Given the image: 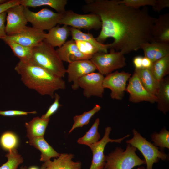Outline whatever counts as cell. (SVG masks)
Here are the masks:
<instances>
[{
	"label": "cell",
	"mask_w": 169,
	"mask_h": 169,
	"mask_svg": "<svg viewBox=\"0 0 169 169\" xmlns=\"http://www.w3.org/2000/svg\"><path fill=\"white\" fill-rule=\"evenodd\" d=\"M82 10L98 15L101 30L96 38L102 43L107 38L114 39L110 51L124 55L140 49L143 43L153 42L152 32L156 18L149 13L147 7L134 8L119 0H85Z\"/></svg>",
	"instance_id": "cell-1"
},
{
	"label": "cell",
	"mask_w": 169,
	"mask_h": 169,
	"mask_svg": "<svg viewBox=\"0 0 169 169\" xmlns=\"http://www.w3.org/2000/svg\"><path fill=\"white\" fill-rule=\"evenodd\" d=\"M14 70L20 75L25 86L41 95H49L53 98L56 90L66 89L65 82L62 78L29 62L19 61Z\"/></svg>",
	"instance_id": "cell-2"
},
{
	"label": "cell",
	"mask_w": 169,
	"mask_h": 169,
	"mask_svg": "<svg viewBox=\"0 0 169 169\" xmlns=\"http://www.w3.org/2000/svg\"><path fill=\"white\" fill-rule=\"evenodd\" d=\"M29 62L62 78L66 69L56 50L44 40L33 47Z\"/></svg>",
	"instance_id": "cell-3"
},
{
	"label": "cell",
	"mask_w": 169,
	"mask_h": 169,
	"mask_svg": "<svg viewBox=\"0 0 169 169\" xmlns=\"http://www.w3.org/2000/svg\"><path fill=\"white\" fill-rule=\"evenodd\" d=\"M137 149L127 144L124 151L121 147H117L105 155L104 169H132L134 167L146 164L144 160L136 154Z\"/></svg>",
	"instance_id": "cell-4"
},
{
	"label": "cell",
	"mask_w": 169,
	"mask_h": 169,
	"mask_svg": "<svg viewBox=\"0 0 169 169\" xmlns=\"http://www.w3.org/2000/svg\"><path fill=\"white\" fill-rule=\"evenodd\" d=\"M132 133V138L126 141V142L137 149L141 152L144 157L146 169H153V164L158 162L160 159L162 161L168 159L167 154L147 141L135 129L133 130Z\"/></svg>",
	"instance_id": "cell-5"
},
{
	"label": "cell",
	"mask_w": 169,
	"mask_h": 169,
	"mask_svg": "<svg viewBox=\"0 0 169 169\" xmlns=\"http://www.w3.org/2000/svg\"><path fill=\"white\" fill-rule=\"evenodd\" d=\"M126 59L124 55L121 52L116 51H110L109 53L97 52L90 59L98 72L103 75L125 66Z\"/></svg>",
	"instance_id": "cell-6"
},
{
	"label": "cell",
	"mask_w": 169,
	"mask_h": 169,
	"mask_svg": "<svg viewBox=\"0 0 169 169\" xmlns=\"http://www.w3.org/2000/svg\"><path fill=\"white\" fill-rule=\"evenodd\" d=\"M58 24L79 30H98L101 28L102 25L100 18L96 14L91 13L80 14L71 10L66 11Z\"/></svg>",
	"instance_id": "cell-7"
},
{
	"label": "cell",
	"mask_w": 169,
	"mask_h": 169,
	"mask_svg": "<svg viewBox=\"0 0 169 169\" xmlns=\"http://www.w3.org/2000/svg\"><path fill=\"white\" fill-rule=\"evenodd\" d=\"M24 12L28 22L30 23L33 27L43 31H49L56 26L64 14L47 8L34 12L26 7H24Z\"/></svg>",
	"instance_id": "cell-8"
},
{
	"label": "cell",
	"mask_w": 169,
	"mask_h": 169,
	"mask_svg": "<svg viewBox=\"0 0 169 169\" xmlns=\"http://www.w3.org/2000/svg\"><path fill=\"white\" fill-rule=\"evenodd\" d=\"M111 130V127H106L102 138L96 143L89 146L93 155L91 163L89 169H104L105 164V155L104 151L106 144L110 142L120 143L124 139L130 136L128 134L118 139H110L109 135Z\"/></svg>",
	"instance_id": "cell-9"
},
{
	"label": "cell",
	"mask_w": 169,
	"mask_h": 169,
	"mask_svg": "<svg viewBox=\"0 0 169 169\" xmlns=\"http://www.w3.org/2000/svg\"><path fill=\"white\" fill-rule=\"evenodd\" d=\"M131 76V74L124 71L112 72L104 77L103 87L111 90L110 96L112 99L121 100L125 91L127 82Z\"/></svg>",
	"instance_id": "cell-10"
},
{
	"label": "cell",
	"mask_w": 169,
	"mask_h": 169,
	"mask_svg": "<svg viewBox=\"0 0 169 169\" xmlns=\"http://www.w3.org/2000/svg\"><path fill=\"white\" fill-rule=\"evenodd\" d=\"M24 6L20 4L14 5L6 11L5 32L7 35L16 34L26 26L28 21L24 12Z\"/></svg>",
	"instance_id": "cell-11"
},
{
	"label": "cell",
	"mask_w": 169,
	"mask_h": 169,
	"mask_svg": "<svg viewBox=\"0 0 169 169\" xmlns=\"http://www.w3.org/2000/svg\"><path fill=\"white\" fill-rule=\"evenodd\" d=\"M104 78L100 73L94 72L80 78L78 85L83 89L84 96L87 98L92 96L102 97L104 90L103 85Z\"/></svg>",
	"instance_id": "cell-12"
},
{
	"label": "cell",
	"mask_w": 169,
	"mask_h": 169,
	"mask_svg": "<svg viewBox=\"0 0 169 169\" xmlns=\"http://www.w3.org/2000/svg\"><path fill=\"white\" fill-rule=\"evenodd\" d=\"M46 34L44 31L33 27L26 26L19 33L12 35H6L3 38L13 41L26 47L33 48L44 41Z\"/></svg>",
	"instance_id": "cell-13"
},
{
	"label": "cell",
	"mask_w": 169,
	"mask_h": 169,
	"mask_svg": "<svg viewBox=\"0 0 169 169\" xmlns=\"http://www.w3.org/2000/svg\"><path fill=\"white\" fill-rule=\"evenodd\" d=\"M96 68L90 59H84L69 63L66 69L69 82H72L71 87L76 90L79 88L78 80L82 77L95 72Z\"/></svg>",
	"instance_id": "cell-14"
},
{
	"label": "cell",
	"mask_w": 169,
	"mask_h": 169,
	"mask_svg": "<svg viewBox=\"0 0 169 169\" xmlns=\"http://www.w3.org/2000/svg\"><path fill=\"white\" fill-rule=\"evenodd\" d=\"M125 91L129 94V100L131 102L134 103L142 101L151 103L157 102L156 96L150 93L144 88L134 72L129 79Z\"/></svg>",
	"instance_id": "cell-15"
},
{
	"label": "cell",
	"mask_w": 169,
	"mask_h": 169,
	"mask_svg": "<svg viewBox=\"0 0 169 169\" xmlns=\"http://www.w3.org/2000/svg\"><path fill=\"white\" fill-rule=\"evenodd\" d=\"M56 51L61 60L69 64L80 60L90 59L79 51L75 41L72 39L66 41Z\"/></svg>",
	"instance_id": "cell-16"
},
{
	"label": "cell",
	"mask_w": 169,
	"mask_h": 169,
	"mask_svg": "<svg viewBox=\"0 0 169 169\" xmlns=\"http://www.w3.org/2000/svg\"><path fill=\"white\" fill-rule=\"evenodd\" d=\"M153 42L169 43V14L160 15L156 18L152 32Z\"/></svg>",
	"instance_id": "cell-17"
},
{
	"label": "cell",
	"mask_w": 169,
	"mask_h": 169,
	"mask_svg": "<svg viewBox=\"0 0 169 169\" xmlns=\"http://www.w3.org/2000/svg\"><path fill=\"white\" fill-rule=\"evenodd\" d=\"M140 49L144 51L145 56L152 63L169 54V43L147 42L142 44Z\"/></svg>",
	"instance_id": "cell-18"
},
{
	"label": "cell",
	"mask_w": 169,
	"mask_h": 169,
	"mask_svg": "<svg viewBox=\"0 0 169 169\" xmlns=\"http://www.w3.org/2000/svg\"><path fill=\"white\" fill-rule=\"evenodd\" d=\"M74 155L72 154H60L53 161L48 160L43 164L45 169H81L82 163L72 160Z\"/></svg>",
	"instance_id": "cell-19"
},
{
	"label": "cell",
	"mask_w": 169,
	"mask_h": 169,
	"mask_svg": "<svg viewBox=\"0 0 169 169\" xmlns=\"http://www.w3.org/2000/svg\"><path fill=\"white\" fill-rule=\"evenodd\" d=\"M70 34L69 27L64 25L61 27L58 25L49 30L44 40L54 48H59L65 43Z\"/></svg>",
	"instance_id": "cell-20"
},
{
	"label": "cell",
	"mask_w": 169,
	"mask_h": 169,
	"mask_svg": "<svg viewBox=\"0 0 169 169\" xmlns=\"http://www.w3.org/2000/svg\"><path fill=\"white\" fill-rule=\"evenodd\" d=\"M134 72L141 84L150 93L156 96L159 90V82L154 77L150 69H135Z\"/></svg>",
	"instance_id": "cell-21"
},
{
	"label": "cell",
	"mask_w": 169,
	"mask_h": 169,
	"mask_svg": "<svg viewBox=\"0 0 169 169\" xmlns=\"http://www.w3.org/2000/svg\"><path fill=\"white\" fill-rule=\"evenodd\" d=\"M28 143L30 145L39 150L41 155L40 161L45 162L52 158L58 157L60 154L56 151L48 144L44 137H35L29 139Z\"/></svg>",
	"instance_id": "cell-22"
},
{
	"label": "cell",
	"mask_w": 169,
	"mask_h": 169,
	"mask_svg": "<svg viewBox=\"0 0 169 169\" xmlns=\"http://www.w3.org/2000/svg\"><path fill=\"white\" fill-rule=\"evenodd\" d=\"M50 119H44L41 117H34L31 120L26 122L27 137L29 139L44 137L46 129Z\"/></svg>",
	"instance_id": "cell-23"
},
{
	"label": "cell",
	"mask_w": 169,
	"mask_h": 169,
	"mask_svg": "<svg viewBox=\"0 0 169 169\" xmlns=\"http://www.w3.org/2000/svg\"><path fill=\"white\" fill-rule=\"evenodd\" d=\"M67 2V0H20V4L24 7L48 6L54 9L57 13L61 14H64L65 12Z\"/></svg>",
	"instance_id": "cell-24"
},
{
	"label": "cell",
	"mask_w": 169,
	"mask_h": 169,
	"mask_svg": "<svg viewBox=\"0 0 169 169\" xmlns=\"http://www.w3.org/2000/svg\"><path fill=\"white\" fill-rule=\"evenodd\" d=\"M70 29L72 39L87 42L96 48L99 52L107 53L111 46L110 43L105 44L99 42L91 33H84L79 29L71 27H70Z\"/></svg>",
	"instance_id": "cell-25"
},
{
	"label": "cell",
	"mask_w": 169,
	"mask_h": 169,
	"mask_svg": "<svg viewBox=\"0 0 169 169\" xmlns=\"http://www.w3.org/2000/svg\"><path fill=\"white\" fill-rule=\"evenodd\" d=\"M157 108L166 115L169 110V77L164 78L159 82V88L156 96Z\"/></svg>",
	"instance_id": "cell-26"
},
{
	"label": "cell",
	"mask_w": 169,
	"mask_h": 169,
	"mask_svg": "<svg viewBox=\"0 0 169 169\" xmlns=\"http://www.w3.org/2000/svg\"><path fill=\"white\" fill-rule=\"evenodd\" d=\"M150 69L155 79L160 82L169 74V54L152 63Z\"/></svg>",
	"instance_id": "cell-27"
},
{
	"label": "cell",
	"mask_w": 169,
	"mask_h": 169,
	"mask_svg": "<svg viewBox=\"0 0 169 169\" xmlns=\"http://www.w3.org/2000/svg\"><path fill=\"white\" fill-rule=\"evenodd\" d=\"M1 39L10 47L14 55L19 59L20 61L26 62L29 61L33 48L26 47L5 38Z\"/></svg>",
	"instance_id": "cell-28"
},
{
	"label": "cell",
	"mask_w": 169,
	"mask_h": 169,
	"mask_svg": "<svg viewBox=\"0 0 169 169\" xmlns=\"http://www.w3.org/2000/svg\"><path fill=\"white\" fill-rule=\"evenodd\" d=\"M99 122V118H98L96 119L90 128L85 134L78 139L77 143L79 144L85 145L89 147L98 142L100 137L98 131Z\"/></svg>",
	"instance_id": "cell-29"
},
{
	"label": "cell",
	"mask_w": 169,
	"mask_h": 169,
	"mask_svg": "<svg viewBox=\"0 0 169 169\" xmlns=\"http://www.w3.org/2000/svg\"><path fill=\"white\" fill-rule=\"evenodd\" d=\"M100 109V106L96 104L90 110L84 112L81 115L74 116L73 119L74 123L69 130V133H71L77 128L82 127L84 125H87L91 118L95 114L98 112Z\"/></svg>",
	"instance_id": "cell-30"
},
{
	"label": "cell",
	"mask_w": 169,
	"mask_h": 169,
	"mask_svg": "<svg viewBox=\"0 0 169 169\" xmlns=\"http://www.w3.org/2000/svg\"><path fill=\"white\" fill-rule=\"evenodd\" d=\"M5 156L7 161L0 166V169H17L23 161V157L16 148L8 151Z\"/></svg>",
	"instance_id": "cell-31"
},
{
	"label": "cell",
	"mask_w": 169,
	"mask_h": 169,
	"mask_svg": "<svg viewBox=\"0 0 169 169\" xmlns=\"http://www.w3.org/2000/svg\"><path fill=\"white\" fill-rule=\"evenodd\" d=\"M154 145L161 149H169V131L165 128L159 133L154 132L151 136Z\"/></svg>",
	"instance_id": "cell-32"
},
{
	"label": "cell",
	"mask_w": 169,
	"mask_h": 169,
	"mask_svg": "<svg viewBox=\"0 0 169 169\" xmlns=\"http://www.w3.org/2000/svg\"><path fill=\"white\" fill-rule=\"evenodd\" d=\"M1 146L8 151L16 148L18 143V139L13 133L8 131L3 133L0 139Z\"/></svg>",
	"instance_id": "cell-33"
},
{
	"label": "cell",
	"mask_w": 169,
	"mask_h": 169,
	"mask_svg": "<svg viewBox=\"0 0 169 169\" xmlns=\"http://www.w3.org/2000/svg\"><path fill=\"white\" fill-rule=\"evenodd\" d=\"M75 41L79 51L84 55L89 57L90 59L94 54L99 52L96 48L87 42Z\"/></svg>",
	"instance_id": "cell-34"
},
{
	"label": "cell",
	"mask_w": 169,
	"mask_h": 169,
	"mask_svg": "<svg viewBox=\"0 0 169 169\" xmlns=\"http://www.w3.org/2000/svg\"><path fill=\"white\" fill-rule=\"evenodd\" d=\"M156 0H122L120 2L124 5L131 7L139 8L141 7L154 6Z\"/></svg>",
	"instance_id": "cell-35"
},
{
	"label": "cell",
	"mask_w": 169,
	"mask_h": 169,
	"mask_svg": "<svg viewBox=\"0 0 169 169\" xmlns=\"http://www.w3.org/2000/svg\"><path fill=\"white\" fill-rule=\"evenodd\" d=\"M54 98V102L49 106L46 113L41 116V117L42 118L50 119V117L55 113L62 106L59 103L60 96L58 93H55Z\"/></svg>",
	"instance_id": "cell-36"
},
{
	"label": "cell",
	"mask_w": 169,
	"mask_h": 169,
	"mask_svg": "<svg viewBox=\"0 0 169 169\" xmlns=\"http://www.w3.org/2000/svg\"><path fill=\"white\" fill-rule=\"evenodd\" d=\"M36 111L27 112L18 110H0V115L5 116H13L21 115H26L28 114H35Z\"/></svg>",
	"instance_id": "cell-37"
},
{
	"label": "cell",
	"mask_w": 169,
	"mask_h": 169,
	"mask_svg": "<svg viewBox=\"0 0 169 169\" xmlns=\"http://www.w3.org/2000/svg\"><path fill=\"white\" fill-rule=\"evenodd\" d=\"M7 13L6 11L0 14V39L6 35L5 32V22Z\"/></svg>",
	"instance_id": "cell-38"
},
{
	"label": "cell",
	"mask_w": 169,
	"mask_h": 169,
	"mask_svg": "<svg viewBox=\"0 0 169 169\" xmlns=\"http://www.w3.org/2000/svg\"><path fill=\"white\" fill-rule=\"evenodd\" d=\"M20 4V0H7L0 4V14L6 11L9 8L16 5Z\"/></svg>",
	"instance_id": "cell-39"
},
{
	"label": "cell",
	"mask_w": 169,
	"mask_h": 169,
	"mask_svg": "<svg viewBox=\"0 0 169 169\" xmlns=\"http://www.w3.org/2000/svg\"><path fill=\"white\" fill-rule=\"evenodd\" d=\"M169 7V0H156L155 4L152 8L155 11L159 12L164 8Z\"/></svg>",
	"instance_id": "cell-40"
},
{
	"label": "cell",
	"mask_w": 169,
	"mask_h": 169,
	"mask_svg": "<svg viewBox=\"0 0 169 169\" xmlns=\"http://www.w3.org/2000/svg\"><path fill=\"white\" fill-rule=\"evenodd\" d=\"M143 57L141 56H137L133 59V63L135 69H139L142 68V61Z\"/></svg>",
	"instance_id": "cell-41"
},
{
	"label": "cell",
	"mask_w": 169,
	"mask_h": 169,
	"mask_svg": "<svg viewBox=\"0 0 169 169\" xmlns=\"http://www.w3.org/2000/svg\"><path fill=\"white\" fill-rule=\"evenodd\" d=\"M152 62L147 58L143 57L142 61V67L146 69H150L152 65Z\"/></svg>",
	"instance_id": "cell-42"
},
{
	"label": "cell",
	"mask_w": 169,
	"mask_h": 169,
	"mask_svg": "<svg viewBox=\"0 0 169 169\" xmlns=\"http://www.w3.org/2000/svg\"><path fill=\"white\" fill-rule=\"evenodd\" d=\"M28 169H39L36 166H33L31 167Z\"/></svg>",
	"instance_id": "cell-43"
},
{
	"label": "cell",
	"mask_w": 169,
	"mask_h": 169,
	"mask_svg": "<svg viewBox=\"0 0 169 169\" xmlns=\"http://www.w3.org/2000/svg\"><path fill=\"white\" fill-rule=\"evenodd\" d=\"M19 169H27V167L25 166H22Z\"/></svg>",
	"instance_id": "cell-44"
},
{
	"label": "cell",
	"mask_w": 169,
	"mask_h": 169,
	"mask_svg": "<svg viewBox=\"0 0 169 169\" xmlns=\"http://www.w3.org/2000/svg\"><path fill=\"white\" fill-rule=\"evenodd\" d=\"M137 169H146L145 167L144 166H141L137 168Z\"/></svg>",
	"instance_id": "cell-45"
},
{
	"label": "cell",
	"mask_w": 169,
	"mask_h": 169,
	"mask_svg": "<svg viewBox=\"0 0 169 169\" xmlns=\"http://www.w3.org/2000/svg\"><path fill=\"white\" fill-rule=\"evenodd\" d=\"M7 0H0V4H2L5 2Z\"/></svg>",
	"instance_id": "cell-46"
},
{
	"label": "cell",
	"mask_w": 169,
	"mask_h": 169,
	"mask_svg": "<svg viewBox=\"0 0 169 169\" xmlns=\"http://www.w3.org/2000/svg\"><path fill=\"white\" fill-rule=\"evenodd\" d=\"M40 169H45V167L43 164H42Z\"/></svg>",
	"instance_id": "cell-47"
}]
</instances>
